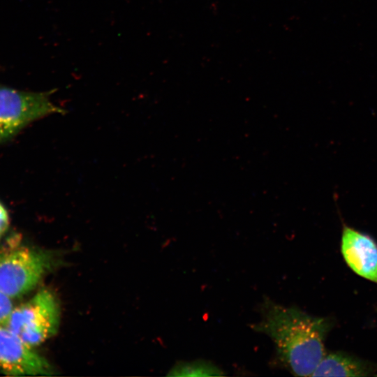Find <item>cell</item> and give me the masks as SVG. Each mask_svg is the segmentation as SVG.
Returning a JSON list of instances; mask_svg holds the SVG:
<instances>
[{
    "label": "cell",
    "mask_w": 377,
    "mask_h": 377,
    "mask_svg": "<svg viewBox=\"0 0 377 377\" xmlns=\"http://www.w3.org/2000/svg\"><path fill=\"white\" fill-rule=\"evenodd\" d=\"M259 310L260 320L250 327L272 339L278 360L293 374L311 376L325 354L324 343L330 327L327 319L268 297L263 299Z\"/></svg>",
    "instance_id": "cell-1"
},
{
    "label": "cell",
    "mask_w": 377,
    "mask_h": 377,
    "mask_svg": "<svg viewBox=\"0 0 377 377\" xmlns=\"http://www.w3.org/2000/svg\"><path fill=\"white\" fill-rule=\"evenodd\" d=\"M59 260L53 251L22 245L10 237L0 249V291L10 299L32 290Z\"/></svg>",
    "instance_id": "cell-2"
},
{
    "label": "cell",
    "mask_w": 377,
    "mask_h": 377,
    "mask_svg": "<svg viewBox=\"0 0 377 377\" xmlns=\"http://www.w3.org/2000/svg\"><path fill=\"white\" fill-rule=\"evenodd\" d=\"M59 322L57 300L52 292L43 289L14 306L3 325L34 348L53 337Z\"/></svg>",
    "instance_id": "cell-3"
},
{
    "label": "cell",
    "mask_w": 377,
    "mask_h": 377,
    "mask_svg": "<svg viewBox=\"0 0 377 377\" xmlns=\"http://www.w3.org/2000/svg\"><path fill=\"white\" fill-rule=\"evenodd\" d=\"M47 92L22 91L0 86V142L16 134L29 123L47 115L65 114Z\"/></svg>",
    "instance_id": "cell-4"
},
{
    "label": "cell",
    "mask_w": 377,
    "mask_h": 377,
    "mask_svg": "<svg viewBox=\"0 0 377 377\" xmlns=\"http://www.w3.org/2000/svg\"><path fill=\"white\" fill-rule=\"evenodd\" d=\"M0 370L8 376H48V361L16 334L0 325Z\"/></svg>",
    "instance_id": "cell-5"
},
{
    "label": "cell",
    "mask_w": 377,
    "mask_h": 377,
    "mask_svg": "<svg viewBox=\"0 0 377 377\" xmlns=\"http://www.w3.org/2000/svg\"><path fill=\"white\" fill-rule=\"evenodd\" d=\"M341 251L355 273L377 283V243L371 236L343 225Z\"/></svg>",
    "instance_id": "cell-6"
},
{
    "label": "cell",
    "mask_w": 377,
    "mask_h": 377,
    "mask_svg": "<svg viewBox=\"0 0 377 377\" xmlns=\"http://www.w3.org/2000/svg\"><path fill=\"white\" fill-rule=\"evenodd\" d=\"M371 369L364 362L340 352L325 354L311 376H366Z\"/></svg>",
    "instance_id": "cell-7"
},
{
    "label": "cell",
    "mask_w": 377,
    "mask_h": 377,
    "mask_svg": "<svg viewBox=\"0 0 377 377\" xmlns=\"http://www.w3.org/2000/svg\"><path fill=\"white\" fill-rule=\"evenodd\" d=\"M176 376H223V371L212 362L205 360L181 363L170 373Z\"/></svg>",
    "instance_id": "cell-8"
},
{
    "label": "cell",
    "mask_w": 377,
    "mask_h": 377,
    "mask_svg": "<svg viewBox=\"0 0 377 377\" xmlns=\"http://www.w3.org/2000/svg\"><path fill=\"white\" fill-rule=\"evenodd\" d=\"M13 307L12 299L0 291V325H4Z\"/></svg>",
    "instance_id": "cell-9"
},
{
    "label": "cell",
    "mask_w": 377,
    "mask_h": 377,
    "mask_svg": "<svg viewBox=\"0 0 377 377\" xmlns=\"http://www.w3.org/2000/svg\"><path fill=\"white\" fill-rule=\"evenodd\" d=\"M9 224V217L5 207L0 203V239Z\"/></svg>",
    "instance_id": "cell-10"
}]
</instances>
